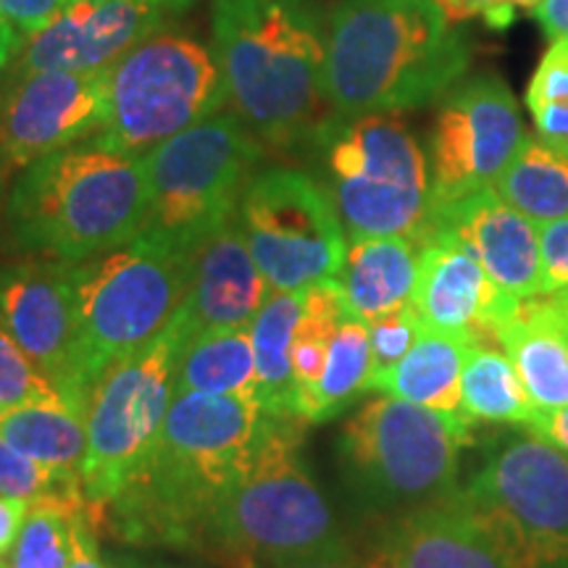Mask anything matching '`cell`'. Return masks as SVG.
Listing matches in <instances>:
<instances>
[{"mask_svg":"<svg viewBox=\"0 0 568 568\" xmlns=\"http://www.w3.org/2000/svg\"><path fill=\"white\" fill-rule=\"evenodd\" d=\"M539 308L542 314L550 318V324L556 326L560 335L566 337L568 343V290H560V293H548V295H537Z\"/></svg>","mask_w":568,"mask_h":568,"instance_id":"obj_45","label":"cell"},{"mask_svg":"<svg viewBox=\"0 0 568 568\" xmlns=\"http://www.w3.org/2000/svg\"><path fill=\"white\" fill-rule=\"evenodd\" d=\"M211 40L226 103L264 148H316L337 116L314 0H213Z\"/></svg>","mask_w":568,"mask_h":568,"instance_id":"obj_2","label":"cell"},{"mask_svg":"<svg viewBox=\"0 0 568 568\" xmlns=\"http://www.w3.org/2000/svg\"><path fill=\"white\" fill-rule=\"evenodd\" d=\"M0 568H3V556H0Z\"/></svg>","mask_w":568,"mask_h":568,"instance_id":"obj_50","label":"cell"},{"mask_svg":"<svg viewBox=\"0 0 568 568\" xmlns=\"http://www.w3.org/2000/svg\"><path fill=\"white\" fill-rule=\"evenodd\" d=\"M180 337L172 324L142 351L111 364L90 389L88 458L82 495L88 510L103 508L122 493L153 450L174 397Z\"/></svg>","mask_w":568,"mask_h":568,"instance_id":"obj_11","label":"cell"},{"mask_svg":"<svg viewBox=\"0 0 568 568\" xmlns=\"http://www.w3.org/2000/svg\"><path fill=\"white\" fill-rule=\"evenodd\" d=\"M261 418L255 395L174 393L138 474L90 518L138 548L197 556L211 516L251 460Z\"/></svg>","mask_w":568,"mask_h":568,"instance_id":"obj_1","label":"cell"},{"mask_svg":"<svg viewBox=\"0 0 568 568\" xmlns=\"http://www.w3.org/2000/svg\"><path fill=\"white\" fill-rule=\"evenodd\" d=\"M518 303L489 280L485 266L450 232L432 230L422 240L410 295L422 326L460 335L474 345H497V332Z\"/></svg>","mask_w":568,"mask_h":568,"instance_id":"obj_19","label":"cell"},{"mask_svg":"<svg viewBox=\"0 0 568 568\" xmlns=\"http://www.w3.org/2000/svg\"><path fill=\"white\" fill-rule=\"evenodd\" d=\"M237 219L272 293L335 280L345 264V226L316 176L297 169L255 174L240 197Z\"/></svg>","mask_w":568,"mask_h":568,"instance_id":"obj_12","label":"cell"},{"mask_svg":"<svg viewBox=\"0 0 568 568\" xmlns=\"http://www.w3.org/2000/svg\"><path fill=\"white\" fill-rule=\"evenodd\" d=\"M63 400L53 382L21 351V345L0 326V410L24 403Z\"/></svg>","mask_w":568,"mask_h":568,"instance_id":"obj_34","label":"cell"},{"mask_svg":"<svg viewBox=\"0 0 568 568\" xmlns=\"http://www.w3.org/2000/svg\"><path fill=\"white\" fill-rule=\"evenodd\" d=\"M324 187L351 240L410 237L432 216L429 159L400 113L335 119L316 142Z\"/></svg>","mask_w":568,"mask_h":568,"instance_id":"obj_8","label":"cell"},{"mask_svg":"<svg viewBox=\"0 0 568 568\" xmlns=\"http://www.w3.org/2000/svg\"><path fill=\"white\" fill-rule=\"evenodd\" d=\"M422 245L410 237L351 240L335 280L353 316L372 318L403 308L414 295Z\"/></svg>","mask_w":568,"mask_h":568,"instance_id":"obj_22","label":"cell"},{"mask_svg":"<svg viewBox=\"0 0 568 568\" xmlns=\"http://www.w3.org/2000/svg\"><path fill=\"white\" fill-rule=\"evenodd\" d=\"M84 503L82 495H45L30 500L3 568H67L71 556V521Z\"/></svg>","mask_w":568,"mask_h":568,"instance_id":"obj_32","label":"cell"},{"mask_svg":"<svg viewBox=\"0 0 568 568\" xmlns=\"http://www.w3.org/2000/svg\"><path fill=\"white\" fill-rule=\"evenodd\" d=\"M372 343H368V324L364 318L345 311L343 322L337 326V335L332 339L329 355L322 379L314 393L305 397L297 408V418L305 424H322L335 418L351 406L358 395L372 389Z\"/></svg>","mask_w":568,"mask_h":568,"instance_id":"obj_29","label":"cell"},{"mask_svg":"<svg viewBox=\"0 0 568 568\" xmlns=\"http://www.w3.org/2000/svg\"><path fill=\"white\" fill-rule=\"evenodd\" d=\"M529 435H535L545 443L558 447L560 453L568 456V406L552 408V410H537L535 418L524 426Z\"/></svg>","mask_w":568,"mask_h":568,"instance_id":"obj_41","label":"cell"},{"mask_svg":"<svg viewBox=\"0 0 568 568\" xmlns=\"http://www.w3.org/2000/svg\"><path fill=\"white\" fill-rule=\"evenodd\" d=\"M6 176H9V172L3 169V163H0V201H3V187H6Z\"/></svg>","mask_w":568,"mask_h":568,"instance_id":"obj_49","label":"cell"},{"mask_svg":"<svg viewBox=\"0 0 568 568\" xmlns=\"http://www.w3.org/2000/svg\"><path fill=\"white\" fill-rule=\"evenodd\" d=\"M71 266L55 258L17 261L0 268V326L17 339L63 400L84 416L80 337Z\"/></svg>","mask_w":568,"mask_h":568,"instance_id":"obj_16","label":"cell"},{"mask_svg":"<svg viewBox=\"0 0 568 568\" xmlns=\"http://www.w3.org/2000/svg\"><path fill=\"white\" fill-rule=\"evenodd\" d=\"M471 45L437 0H339L324 27V84L337 119L400 113L464 80Z\"/></svg>","mask_w":568,"mask_h":568,"instance_id":"obj_3","label":"cell"},{"mask_svg":"<svg viewBox=\"0 0 568 568\" xmlns=\"http://www.w3.org/2000/svg\"><path fill=\"white\" fill-rule=\"evenodd\" d=\"M109 568H111V566H109Z\"/></svg>","mask_w":568,"mask_h":568,"instance_id":"obj_52","label":"cell"},{"mask_svg":"<svg viewBox=\"0 0 568 568\" xmlns=\"http://www.w3.org/2000/svg\"><path fill=\"white\" fill-rule=\"evenodd\" d=\"M497 345L506 351L537 410L568 406V343L542 314L537 297L516 305L497 332Z\"/></svg>","mask_w":568,"mask_h":568,"instance_id":"obj_24","label":"cell"},{"mask_svg":"<svg viewBox=\"0 0 568 568\" xmlns=\"http://www.w3.org/2000/svg\"><path fill=\"white\" fill-rule=\"evenodd\" d=\"M109 122V69L27 71L0 90V163L21 172L98 138Z\"/></svg>","mask_w":568,"mask_h":568,"instance_id":"obj_15","label":"cell"},{"mask_svg":"<svg viewBox=\"0 0 568 568\" xmlns=\"http://www.w3.org/2000/svg\"><path fill=\"white\" fill-rule=\"evenodd\" d=\"M495 193L537 226L568 216V155L527 134L497 176Z\"/></svg>","mask_w":568,"mask_h":568,"instance_id":"obj_28","label":"cell"},{"mask_svg":"<svg viewBox=\"0 0 568 568\" xmlns=\"http://www.w3.org/2000/svg\"><path fill=\"white\" fill-rule=\"evenodd\" d=\"M0 437L59 477L82 485V468L88 458V422L67 400L3 408Z\"/></svg>","mask_w":568,"mask_h":568,"instance_id":"obj_25","label":"cell"},{"mask_svg":"<svg viewBox=\"0 0 568 568\" xmlns=\"http://www.w3.org/2000/svg\"><path fill=\"white\" fill-rule=\"evenodd\" d=\"M193 0H77L51 24L27 34L13 74L103 71L138 42L166 30Z\"/></svg>","mask_w":568,"mask_h":568,"instance_id":"obj_17","label":"cell"},{"mask_svg":"<svg viewBox=\"0 0 568 568\" xmlns=\"http://www.w3.org/2000/svg\"><path fill=\"white\" fill-rule=\"evenodd\" d=\"M297 416L261 418L245 471L222 497L201 552L222 568H274L345 548L335 510L301 458Z\"/></svg>","mask_w":568,"mask_h":568,"instance_id":"obj_5","label":"cell"},{"mask_svg":"<svg viewBox=\"0 0 568 568\" xmlns=\"http://www.w3.org/2000/svg\"><path fill=\"white\" fill-rule=\"evenodd\" d=\"M69 3H77V0H69Z\"/></svg>","mask_w":568,"mask_h":568,"instance_id":"obj_51","label":"cell"},{"mask_svg":"<svg viewBox=\"0 0 568 568\" xmlns=\"http://www.w3.org/2000/svg\"><path fill=\"white\" fill-rule=\"evenodd\" d=\"M527 109L537 138L568 153V38H556L527 88Z\"/></svg>","mask_w":568,"mask_h":568,"instance_id":"obj_33","label":"cell"},{"mask_svg":"<svg viewBox=\"0 0 568 568\" xmlns=\"http://www.w3.org/2000/svg\"><path fill=\"white\" fill-rule=\"evenodd\" d=\"M366 568H518L464 493L379 516L361 545Z\"/></svg>","mask_w":568,"mask_h":568,"instance_id":"obj_18","label":"cell"},{"mask_svg":"<svg viewBox=\"0 0 568 568\" xmlns=\"http://www.w3.org/2000/svg\"><path fill=\"white\" fill-rule=\"evenodd\" d=\"M95 521L90 518L88 506L77 510L74 521H71V556L67 568H109V560L98 545Z\"/></svg>","mask_w":568,"mask_h":568,"instance_id":"obj_39","label":"cell"},{"mask_svg":"<svg viewBox=\"0 0 568 568\" xmlns=\"http://www.w3.org/2000/svg\"><path fill=\"white\" fill-rule=\"evenodd\" d=\"M145 213L142 159L92 138L21 169L6 226L19 251L80 264L138 237Z\"/></svg>","mask_w":568,"mask_h":568,"instance_id":"obj_4","label":"cell"},{"mask_svg":"<svg viewBox=\"0 0 568 568\" xmlns=\"http://www.w3.org/2000/svg\"><path fill=\"white\" fill-rule=\"evenodd\" d=\"M274 568H366V566H364V560H361L358 552H355L351 545H345V548L316 552V556L290 560V564H282Z\"/></svg>","mask_w":568,"mask_h":568,"instance_id":"obj_43","label":"cell"},{"mask_svg":"<svg viewBox=\"0 0 568 568\" xmlns=\"http://www.w3.org/2000/svg\"><path fill=\"white\" fill-rule=\"evenodd\" d=\"M368 324V343H372V366L374 376L387 374L389 368H395L406 358L410 345L416 343L418 332H422V322H418V314L414 305H403V308L389 311V314H382L372 318Z\"/></svg>","mask_w":568,"mask_h":568,"instance_id":"obj_36","label":"cell"},{"mask_svg":"<svg viewBox=\"0 0 568 568\" xmlns=\"http://www.w3.org/2000/svg\"><path fill=\"white\" fill-rule=\"evenodd\" d=\"M111 568H222L216 564H180V560H142L134 556H105Z\"/></svg>","mask_w":568,"mask_h":568,"instance_id":"obj_47","label":"cell"},{"mask_svg":"<svg viewBox=\"0 0 568 568\" xmlns=\"http://www.w3.org/2000/svg\"><path fill=\"white\" fill-rule=\"evenodd\" d=\"M460 395V410L471 422L527 426L537 414L514 364L497 345L468 347Z\"/></svg>","mask_w":568,"mask_h":568,"instance_id":"obj_30","label":"cell"},{"mask_svg":"<svg viewBox=\"0 0 568 568\" xmlns=\"http://www.w3.org/2000/svg\"><path fill=\"white\" fill-rule=\"evenodd\" d=\"M450 21H466L481 17L493 30H506L514 24L506 0H437Z\"/></svg>","mask_w":568,"mask_h":568,"instance_id":"obj_40","label":"cell"},{"mask_svg":"<svg viewBox=\"0 0 568 568\" xmlns=\"http://www.w3.org/2000/svg\"><path fill=\"white\" fill-rule=\"evenodd\" d=\"M45 495H82V485L59 477L0 437V497L38 500Z\"/></svg>","mask_w":568,"mask_h":568,"instance_id":"obj_35","label":"cell"},{"mask_svg":"<svg viewBox=\"0 0 568 568\" xmlns=\"http://www.w3.org/2000/svg\"><path fill=\"white\" fill-rule=\"evenodd\" d=\"M84 397L105 368L159 339L180 316L190 251L140 232L130 243L71 266Z\"/></svg>","mask_w":568,"mask_h":568,"instance_id":"obj_7","label":"cell"},{"mask_svg":"<svg viewBox=\"0 0 568 568\" xmlns=\"http://www.w3.org/2000/svg\"><path fill=\"white\" fill-rule=\"evenodd\" d=\"M524 138L518 101L500 77L479 74L447 90L426 155L432 211L495 187Z\"/></svg>","mask_w":568,"mask_h":568,"instance_id":"obj_14","label":"cell"},{"mask_svg":"<svg viewBox=\"0 0 568 568\" xmlns=\"http://www.w3.org/2000/svg\"><path fill=\"white\" fill-rule=\"evenodd\" d=\"M226 103L216 55L193 34L161 30L109 69V122L95 140L142 159Z\"/></svg>","mask_w":568,"mask_h":568,"instance_id":"obj_10","label":"cell"},{"mask_svg":"<svg viewBox=\"0 0 568 568\" xmlns=\"http://www.w3.org/2000/svg\"><path fill=\"white\" fill-rule=\"evenodd\" d=\"M518 568H568V456L535 435L497 447L460 489Z\"/></svg>","mask_w":568,"mask_h":568,"instance_id":"obj_13","label":"cell"},{"mask_svg":"<svg viewBox=\"0 0 568 568\" xmlns=\"http://www.w3.org/2000/svg\"><path fill=\"white\" fill-rule=\"evenodd\" d=\"M471 339L422 326L416 343L406 358L387 374L376 376L372 389L439 410V414H464L460 410V379ZM466 416V414H464Z\"/></svg>","mask_w":568,"mask_h":568,"instance_id":"obj_23","label":"cell"},{"mask_svg":"<svg viewBox=\"0 0 568 568\" xmlns=\"http://www.w3.org/2000/svg\"><path fill=\"white\" fill-rule=\"evenodd\" d=\"M268 295L240 219H226L190 247V287L174 318L180 347L203 332L251 326Z\"/></svg>","mask_w":568,"mask_h":568,"instance_id":"obj_20","label":"cell"},{"mask_svg":"<svg viewBox=\"0 0 568 568\" xmlns=\"http://www.w3.org/2000/svg\"><path fill=\"white\" fill-rule=\"evenodd\" d=\"M174 393L255 395L251 326L203 332L176 355Z\"/></svg>","mask_w":568,"mask_h":568,"instance_id":"obj_27","label":"cell"},{"mask_svg":"<svg viewBox=\"0 0 568 568\" xmlns=\"http://www.w3.org/2000/svg\"><path fill=\"white\" fill-rule=\"evenodd\" d=\"M27 34L11 21L0 19V71H6L11 63H17L21 48H24Z\"/></svg>","mask_w":568,"mask_h":568,"instance_id":"obj_46","label":"cell"},{"mask_svg":"<svg viewBox=\"0 0 568 568\" xmlns=\"http://www.w3.org/2000/svg\"><path fill=\"white\" fill-rule=\"evenodd\" d=\"M264 155V142L237 113H213L142 155L148 213L142 232L190 251L237 216L240 197Z\"/></svg>","mask_w":568,"mask_h":568,"instance_id":"obj_9","label":"cell"},{"mask_svg":"<svg viewBox=\"0 0 568 568\" xmlns=\"http://www.w3.org/2000/svg\"><path fill=\"white\" fill-rule=\"evenodd\" d=\"M69 0H0V19L17 24L24 34L42 30L67 9Z\"/></svg>","mask_w":568,"mask_h":568,"instance_id":"obj_38","label":"cell"},{"mask_svg":"<svg viewBox=\"0 0 568 568\" xmlns=\"http://www.w3.org/2000/svg\"><path fill=\"white\" fill-rule=\"evenodd\" d=\"M432 230H445L458 237L485 266L489 280L514 301H529L542 290L539 226L503 201L495 187L435 209L426 234Z\"/></svg>","mask_w":568,"mask_h":568,"instance_id":"obj_21","label":"cell"},{"mask_svg":"<svg viewBox=\"0 0 568 568\" xmlns=\"http://www.w3.org/2000/svg\"><path fill=\"white\" fill-rule=\"evenodd\" d=\"M539 295L568 290V216L539 224Z\"/></svg>","mask_w":568,"mask_h":568,"instance_id":"obj_37","label":"cell"},{"mask_svg":"<svg viewBox=\"0 0 568 568\" xmlns=\"http://www.w3.org/2000/svg\"><path fill=\"white\" fill-rule=\"evenodd\" d=\"M30 500H19V497H0V556L11 550L13 539H17L21 524H24Z\"/></svg>","mask_w":568,"mask_h":568,"instance_id":"obj_42","label":"cell"},{"mask_svg":"<svg viewBox=\"0 0 568 568\" xmlns=\"http://www.w3.org/2000/svg\"><path fill=\"white\" fill-rule=\"evenodd\" d=\"M347 305L337 280H324L303 290L301 316L293 332V374H295V416L305 397L322 379L332 339L343 322Z\"/></svg>","mask_w":568,"mask_h":568,"instance_id":"obj_31","label":"cell"},{"mask_svg":"<svg viewBox=\"0 0 568 568\" xmlns=\"http://www.w3.org/2000/svg\"><path fill=\"white\" fill-rule=\"evenodd\" d=\"M535 19L548 38H568V0H542L535 9Z\"/></svg>","mask_w":568,"mask_h":568,"instance_id":"obj_44","label":"cell"},{"mask_svg":"<svg viewBox=\"0 0 568 568\" xmlns=\"http://www.w3.org/2000/svg\"><path fill=\"white\" fill-rule=\"evenodd\" d=\"M539 3H542V0H506L510 17H514V19H516L518 11H531V13H535V9H537Z\"/></svg>","mask_w":568,"mask_h":568,"instance_id":"obj_48","label":"cell"},{"mask_svg":"<svg viewBox=\"0 0 568 568\" xmlns=\"http://www.w3.org/2000/svg\"><path fill=\"white\" fill-rule=\"evenodd\" d=\"M303 290L272 293L251 324L255 355V397L266 416H295L293 332Z\"/></svg>","mask_w":568,"mask_h":568,"instance_id":"obj_26","label":"cell"},{"mask_svg":"<svg viewBox=\"0 0 568 568\" xmlns=\"http://www.w3.org/2000/svg\"><path fill=\"white\" fill-rule=\"evenodd\" d=\"M471 424L464 414H439L393 395L366 400L337 439L347 493L376 516L450 497L458 493V456Z\"/></svg>","mask_w":568,"mask_h":568,"instance_id":"obj_6","label":"cell"}]
</instances>
